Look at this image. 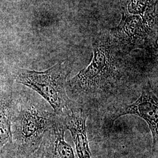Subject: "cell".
Instances as JSON below:
<instances>
[{
  "instance_id": "6da1fadb",
  "label": "cell",
  "mask_w": 158,
  "mask_h": 158,
  "mask_svg": "<svg viewBox=\"0 0 158 158\" xmlns=\"http://www.w3.org/2000/svg\"><path fill=\"white\" fill-rule=\"evenodd\" d=\"M93 57L89 65L66 83L76 99L87 104L102 103L123 89L128 80L124 57L113 44L110 32L93 40Z\"/></svg>"
},
{
  "instance_id": "7a4b0ae2",
  "label": "cell",
  "mask_w": 158,
  "mask_h": 158,
  "mask_svg": "<svg viewBox=\"0 0 158 158\" xmlns=\"http://www.w3.org/2000/svg\"><path fill=\"white\" fill-rule=\"evenodd\" d=\"M58 118L33 96L22 94L13 98L11 129L14 158H30Z\"/></svg>"
},
{
  "instance_id": "3957f363",
  "label": "cell",
  "mask_w": 158,
  "mask_h": 158,
  "mask_svg": "<svg viewBox=\"0 0 158 158\" xmlns=\"http://www.w3.org/2000/svg\"><path fill=\"white\" fill-rule=\"evenodd\" d=\"M71 70V63L64 60L42 72L15 68L11 74L14 80L40 94L49 104L55 114L60 116L76 104L66 92L67 78Z\"/></svg>"
},
{
  "instance_id": "277c9868",
  "label": "cell",
  "mask_w": 158,
  "mask_h": 158,
  "mask_svg": "<svg viewBox=\"0 0 158 158\" xmlns=\"http://www.w3.org/2000/svg\"><path fill=\"white\" fill-rule=\"evenodd\" d=\"M134 115L148 125L153 139V149L157 150L158 141V100L150 82L142 88L140 96L130 104H122L111 109L104 118L103 130L107 135L112 132L115 121L122 116Z\"/></svg>"
},
{
  "instance_id": "5b68a950",
  "label": "cell",
  "mask_w": 158,
  "mask_h": 158,
  "mask_svg": "<svg viewBox=\"0 0 158 158\" xmlns=\"http://www.w3.org/2000/svg\"><path fill=\"white\" fill-rule=\"evenodd\" d=\"M155 17L123 13L119 24L110 31L114 45L124 55L136 49H146L150 46Z\"/></svg>"
},
{
  "instance_id": "8992f818",
  "label": "cell",
  "mask_w": 158,
  "mask_h": 158,
  "mask_svg": "<svg viewBox=\"0 0 158 158\" xmlns=\"http://www.w3.org/2000/svg\"><path fill=\"white\" fill-rule=\"evenodd\" d=\"M59 117L72 135L79 158H91L86 129L89 114L84 106L75 104Z\"/></svg>"
},
{
  "instance_id": "52a82bcc",
  "label": "cell",
  "mask_w": 158,
  "mask_h": 158,
  "mask_svg": "<svg viewBox=\"0 0 158 158\" xmlns=\"http://www.w3.org/2000/svg\"><path fill=\"white\" fill-rule=\"evenodd\" d=\"M66 128L59 116L46 132L40 147L29 158H75L73 149L65 141Z\"/></svg>"
},
{
  "instance_id": "ba28073f",
  "label": "cell",
  "mask_w": 158,
  "mask_h": 158,
  "mask_svg": "<svg viewBox=\"0 0 158 158\" xmlns=\"http://www.w3.org/2000/svg\"><path fill=\"white\" fill-rule=\"evenodd\" d=\"M14 79L12 74L0 76V148L12 152V105Z\"/></svg>"
},
{
  "instance_id": "9c48e42d",
  "label": "cell",
  "mask_w": 158,
  "mask_h": 158,
  "mask_svg": "<svg viewBox=\"0 0 158 158\" xmlns=\"http://www.w3.org/2000/svg\"><path fill=\"white\" fill-rule=\"evenodd\" d=\"M120 1L123 13L141 17H156L155 11L158 0Z\"/></svg>"
},
{
  "instance_id": "30bf717a",
  "label": "cell",
  "mask_w": 158,
  "mask_h": 158,
  "mask_svg": "<svg viewBox=\"0 0 158 158\" xmlns=\"http://www.w3.org/2000/svg\"><path fill=\"white\" fill-rule=\"evenodd\" d=\"M0 158H15L7 150L0 148Z\"/></svg>"
}]
</instances>
